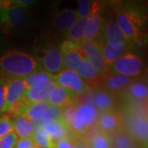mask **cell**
<instances>
[{"label": "cell", "mask_w": 148, "mask_h": 148, "mask_svg": "<svg viewBox=\"0 0 148 148\" xmlns=\"http://www.w3.org/2000/svg\"><path fill=\"white\" fill-rule=\"evenodd\" d=\"M76 109L72 117L69 130L74 136L82 137L96 127L99 111L90 101V90L76 96Z\"/></svg>", "instance_id": "obj_1"}, {"label": "cell", "mask_w": 148, "mask_h": 148, "mask_svg": "<svg viewBox=\"0 0 148 148\" xmlns=\"http://www.w3.org/2000/svg\"><path fill=\"white\" fill-rule=\"evenodd\" d=\"M40 64L30 54L9 50L0 58V74L6 77H21L37 72Z\"/></svg>", "instance_id": "obj_2"}, {"label": "cell", "mask_w": 148, "mask_h": 148, "mask_svg": "<svg viewBox=\"0 0 148 148\" xmlns=\"http://www.w3.org/2000/svg\"><path fill=\"white\" fill-rule=\"evenodd\" d=\"M29 21L30 16L27 11L18 6L12 4L8 8L0 11V27L6 34L24 29Z\"/></svg>", "instance_id": "obj_3"}, {"label": "cell", "mask_w": 148, "mask_h": 148, "mask_svg": "<svg viewBox=\"0 0 148 148\" xmlns=\"http://www.w3.org/2000/svg\"><path fill=\"white\" fill-rule=\"evenodd\" d=\"M108 69L112 73L119 74L129 78H137L143 73V63L134 53H127L116 59Z\"/></svg>", "instance_id": "obj_4"}, {"label": "cell", "mask_w": 148, "mask_h": 148, "mask_svg": "<svg viewBox=\"0 0 148 148\" xmlns=\"http://www.w3.org/2000/svg\"><path fill=\"white\" fill-rule=\"evenodd\" d=\"M113 11L117 26L129 44L144 38V33L138 29L124 10L123 3L114 4Z\"/></svg>", "instance_id": "obj_5"}, {"label": "cell", "mask_w": 148, "mask_h": 148, "mask_svg": "<svg viewBox=\"0 0 148 148\" xmlns=\"http://www.w3.org/2000/svg\"><path fill=\"white\" fill-rule=\"evenodd\" d=\"M40 68L50 74L58 73L64 69L63 55L59 48L53 45H47L40 50L37 59Z\"/></svg>", "instance_id": "obj_6"}, {"label": "cell", "mask_w": 148, "mask_h": 148, "mask_svg": "<svg viewBox=\"0 0 148 148\" xmlns=\"http://www.w3.org/2000/svg\"><path fill=\"white\" fill-rule=\"evenodd\" d=\"M56 84L71 91L76 96H80L89 90L85 81L69 69H63L53 76Z\"/></svg>", "instance_id": "obj_7"}, {"label": "cell", "mask_w": 148, "mask_h": 148, "mask_svg": "<svg viewBox=\"0 0 148 148\" xmlns=\"http://www.w3.org/2000/svg\"><path fill=\"white\" fill-rule=\"evenodd\" d=\"M132 81V78L119 74L112 73L108 69L106 73L101 74V81L97 88H101L118 96L121 95Z\"/></svg>", "instance_id": "obj_8"}, {"label": "cell", "mask_w": 148, "mask_h": 148, "mask_svg": "<svg viewBox=\"0 0 148 148\" xmlns=\"http://www.w3.org/2000/svg\"><path fill=\"white\" fill-rule=\"evenodd\" d=\"M96 127L110 136L123 127V116L117 110L100 113L96 122Z\"/></svg>", "instance_id": "obj_9"}, {"label": "cell", "mask_w": 148, "mask_h": 148, "mask_svg": "<svg viewBox=\"0 0 148 148\" xmlns=\"http://www.w3.org/2000/svg\"><path fill=\"white\" fill-rule=\"evenodd\" d=\"M26 92V88L21 77H7L5 89V101L3 113H5L8 108L21 100Z\"/></svg>", "instance_id": "obj_10"}, {"label": "cell", "mask_w": 148, "mask_h": 148, "mask_svg": "<svg viewBox=\"0 0 148 148\" xmlns=\"http://www.w3.org/2000/svg\"><path fill=\"white\" fill-rule=\"evenodd\" d=\"M147 85L144 78L132 79L131 83L121 94L127 103L144 104L147 102Z\"/></svg>", "instance_id": "obj_11"}, {"label": "cell", "mask_w": 148, "mask_h": 148, "mask_svg": "<svg viewBox=\"0 0 148 148\" xmlns=\"http://www.w3.org/2000/svg\"><path fill=\"white\" fill-rule=\"evenodd\" d=\"M90 101L99 113L116 110L117 95H113L110 92L101 88L90 89Z\"/></svg>", "instance_id": "obj_12"}, {"label": "cell", "mask_w": 148, "mask_h": 148, "mask_svg": "<svg viewBox=\"0 0 148 148\" xmlns=\"http://www.w3.org/2000/svg\"><path fill=\"white\" fill-rule=\"evenodd\" d=\"M79 46L86 54V58L88 62L95 70L101 74L106 73L108 68L104 63L99 44L96 41H83L80 44Z\"/></svg>", "instance_id": "obj_13"}, {"label": "cell", "mask_w": 148, "mask_h": 148, "mask_svg": "<svg viewBox=\"0 0 148 148\" xmlns=\"http://www.w3.org/2000/svg\"><path fill=\"white\" fill-rule=\"evenodd\" d=\"M96 42L100 45L102 58L107 68L111 66L125 52L132 49L130 44H105L101 39L97 40Z\"/></svg>", "instance_id": "obj_14"}, {"label": "cell", "mask_w": 148, "mask_h": 148, "mask_svg": "<svg viewBox=\"0 0 148 148\" xmlns=\"http://www.w3.org/2000/svg\"><path fill=\"white\" fill-rule=\"evenodd\" d=\"M76 98L71 91L56 85L49 93L47 103L49 106L62 109L76 104Z\"/></svg>", "instance_id": "obj_15"}, {"label": "cell", "mask_w": 148, "mask_h": 148, "mask_svg": "<svg viewBox=\"0 0 148 148\" xmlns=\"http://www.w3.org/2000/svg\"><path fill=\"white\" fill-rule=\"evenodd\" d=\"M100 39L105 44H129L112 18L104 21Z\"/></svg>", "instance_id": "obj_16"}, {"label": "cell", "mask_w": 148, "mask_h": 148, "mask_svg": "<svg viewBox=\"0 0 148 148\" xmlns=\"http://www.w3.org/2000/svg\"><path fill=\"white\" fill-rule=\"evenodd\" d=\"M44 128L54 148H56V145L59 141L69 138L72 135V132H70L69 127L62 119L52 120Z\"/></svg>", "instance_id": "obj_17"}, {"label": "cell", "mask_w": 148, "mask_h": 148, "mask_svg": "<svg viewBox=\"0 0 148 148\" xmlns=\"http://www.w3.org/2000/svg\"><path fill=\"white\" fill-rule=\"evenodd\" d=\"M104 21V17L100 13H95L88 17L83 32V41H96L99 40Z\"/></svg>", "instance_id": "obj_18"}, {"label": "cell", "mask_w": 148, "mask_h": 148, "mask_svg": "<svg viewBox=\"0 0 148 148\" xmlns=\"http://www.w3.org/2000/svg\"><path fill=\"white\" fill-rule=\"evenodd\" d=\"M78 19L77 12L69 9H64L58 12L53 20V27L59 32H68L70 27Z\"/></svg>", "instance_id": "obj_19"}, {"label": "cell", "mask_w": 148, "mask_h": 148, "mask_svg": "<svg viewBox=\"0 0 148 148\" xmlns=\"http://www.w3.org/2000/svg\"><path fill=\"white\" fill-rule=\"evenodd\" d=\"M12 126L16 136L21 138H32L36 127L27 117L23 115H16L12 117Z\"/></svg>", "instance_id": "obj_20"}, {"label": "cell", "mask_w": 148, "mask_h": 148, "mask_svg": "<svg viewBox=\"0 0 148 148\" xmlns=\"http://www.w3.org/2000/svg\"><path fill=\"white\" fill-rule=\"evenodd\" d=\"M52 79H53L52 74L45 71H37L23 78V82L26 90H32L42 88Z\"/></svg>", "instance_id": "obj_21"}, {"label": "cell", "mask_w": 148, "mask_h": 148, "mask_svg": "<svg viewBox=\"0 0 148 148\" xmlns=\"http://www.w3.org/2000/svg\"><path fill=\"white\" fill-rule=\"evenodd\" d=\"M90 148H112L110 136L94 127L84 136Z\"/></svg>", "instance_id": "obj_22"}, {"label": "cell", "mask_w": 148, "mask_h": 148, "mask_svg": "<svg viewBox=\"0 0 148 148\" xmlns=\"http://www.w3.org/2000/svg\"><path fill=\"white\" fill-rule=\"evenodd\" d=\"M56 85L54 79H52L42 88L26 90L24 96L30 103H47L49 93Z\"/></svg>", "instance_id": "obj_23"}, {"label": "cell", "mask_w": 148, "mask_h": 148, "mask_svg": "<svg viewBox=\"0 0 148 148\" xmlns=\"http://www.w3.org/2000/svg\"><path fill=\"white\" fill-rule=\"evenodd\" d=\"M110 138L112 148H131L136 143L124 127L112 133Z\"/></svg>", "instance_id": "obj_24"}, {"label": "cell", "mask_w": 148, "mask_h": 148, "mask_svg": "<svg viewBox=\"0 0 148 148\" xmlns=\"http://www.w3.org/2000/svg\"><path fill=\"white\" fill-rule=\"evenodd\" d=\"M78 8L77 14L80 18H88L99 12L104 7V3L98 1H89V0H80L77 1Z\"/></svg>", "instance_id": "obj_25"}, {"label": "cell", "mask_w": 148, "mask_h": 148, "mask_svg": "<svg viewBox=\"0 0 148 148\" xmlns=\"http://www.w3.org/2000/svg\"><path fill=\"white\" fill-rule=\"evenodd\" d=\"M49 105L48 103H30L24 112L23 116L27 119L34 124L36 123L45 113H46Z\"/></svg>", "instance_id": "obj_26"}, {"label": "cell", "mask_w": 148, "mask_h": 148, "mask_svg": "<svg viewBox=\"0 0 148 148\" xmlns=\"http://www.w3.org/2000/svg\"><path fill=\"white\" fill-rule=\"evenodd\" d=\"M87 18H78L67 32L68 40L75 43L79 45L83 42V32Z\"/></svg>", "instance_id": "obj_27"}, {"label": "cell", "mask_w": 148, "mask_h": 148, "mask_svg": "<svg viewBox=\"0 0 148 148\" xmlns=\"http://www.w3.org/2000/svg\"><path fill=\"white\" fill-rule=\"evenodd\" d=\"M34 141L40 148H54L44 127H37L34 132Z\"/></svg>", "instance_id": "obj_28"}, {"label": "cell", "mask_w": 148, "mask_h": 148, "mask_svg": "<svg viewBox=\"0 0 148 148\" xmlns=\"http://www.w3.org/2000/svg\"><path fill=\"white\" fill-rule=\"evenodd\" d=\"M12 132H13L12 119L7 114L0 116V138Z\"/></svg>", "instance_id": "obj_29"}, {"label": "cell", "mask_w": 148, "mask_h": 148, "mask_svg": "<svg viewBox=\"0 0 148 148\" xmlns=\"http://www.w3.org/2000/svg\"><path fill=\"white\" fill-rule=\"evenodd\" d=\"M17 141V136L12 132L0 138V148H14Z\"/></svg>", "instance_id": "obj_30"}, {"label": "cell", "mask_w": 148, "mask_h": 148, "mask_svg": "<svg viewBox=\"0 0 148 148\" xmlns=\"http://www.w3.org/2000/svg\"><path fill=\"white\" fill-rule=\"evenodd\" d=\"M77 136H74L72 134L69 138L59 141L56 145V148H77Z\"/></svg>", "instance_id": "obj_31"}, {"label": "cell", "mask_w": 148, "mask_h": 148, "mask_svg": "<svg viewBox=\"0 0 148 148\" xmlns=\"http://www.w3.org/2000/svg\"><path fill=\"white\" fill-rule=\"evenodd\" d=\"M14 148H40L32 138H21L16 141Z\"/></svg>", "instance_id": "obj_32"}, {"label": "cell", "mask_w": 148, "mask_h": 148, "mask_svg": "<svg viewBox=\"0 0 148 148\" xmlns=\"http://www.w3.org/2000/svg\"><path fill=\"white\" fill-rule=\"evenodd\" d=\"M7 77L0 76V114H3L4 101H5V89Z\"/></svg>", "instance_id": "obj_33"}, {"label": "cell", "mask_w": 148, "mask_h": 148, "mask_svg": "<svg viewBox=\"0 0 148 148\" xmlns=\"http://www.w3.org/2000/svg\"><path fill=\"white\" fill-rule=\"evenodd\" d=\"M12 3L13 5L18 6V7L22 8H26L29 6L33 5V3L35 2L32 0H16V1H12Z\"/></svg>", "instance_id": "obj_34"}, {"label": "cell", "mask_w": 148, "mask_h": 148, "mask_svg": "<svg viewBox=\"0 0 148 148\" xmlns=\"http://www.w3.org/2000/svg\"><path fill=\"white\" fill-rule=\"evenodd\" d=\"M77 148H90V146L88 145V143H86V141L84 138L82 137L77 138Z\"/></svg>", "instance_id": "obj_35"}, {"label": "cell", "mask_w": 148, "mask_h": 148, "mask_svg": "<svg viewBox=\"0 0 148 148\" xmlns=\"http://www.w3.org/2000/svg\"><path fill=\"white\" fill-rule=\"evenodd\" d=\"M12 5V1H6V0H0V11L4 10L8 8Z\"/></svg>", "instance_id": "obj_36"}, {"label": "cell", "mask_w": 148, "mask_h": 148, "mask_svg": "<svg viewBox=\"0 0 148 148\" xmlns=\"http://www.w3.org/2000/svg\"><path fill=\"white\" fill-rule=\"evenodd\" d=\"M131 148H147V147H143V145H141V144H139V143H136Z\"/></svg>", "instance_id": "obj_37"}]
</instances>
